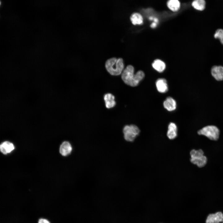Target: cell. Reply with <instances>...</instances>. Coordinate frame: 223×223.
<instances>
[{
  "instance_id": "obj_2",
  "label": "cell",
  "mask_w": 223,
  "mask_h": 223,
  "mask_svg": "<svg viewBox=\"0 0 223 223\" xmlns=\"http://www.w3.org/2000/svg\"><path fill=\"white\" fill-rule=\"evenodd\" d=\"M105 66L107 71L111 75H119L122 73L124 70L123 59L121 58H110L106 61Z\"/></svg>"
},
{
  "instance_id": "obj_5",
  "label": "cell",
  "mask_w": 223,
  "mask_h": 223,
  "mask_svg": "<svg viewBox=\"0 0 223 223\" xmlns=\"http://www.w3.org/2000/svg\"><path fill=\"white\" fill-rule=\"evenodd\" d=\"M198 134L204 135L210 140H216L219 137V129L214 125H208L203 127L198 132Z\"/></svg>"
},
{
  "instance_id": "obj_11",
  "label": "cell",
  "mask_w": 223,
  "mask_h": 223,
  "mask_svg": "<svg viewBox=\"0 0 223 223\" xmlns=\"http://www.w3.org/2000/svg\"><path fill=\"white\" fill-rule=\"evenodd\" d=\"M167 135L168 138L171 140L177 137V127L175 123L171 122L169 124Z\"/></svg>"
},
{
  "instance_id": "obj_13",
  "label": "cell",
  "mask_w": 223,
  "mask_h": 223,
  "mask_svg": "<svg viewBox=\"0 0 223 223\" xmlns=\"http://www.w3.org/2000/svg\"><path fill=\"white\" fill-rule=\"evenodd\" d=\"M1 152L4 154L10 153L14 149L13 144L8 141H5L1 144L0 146Z\"/></svg>"
},
{
  "instance_id": "obj_16",
  "label": "cell",
  "mask_w": 223,
  "mask_h": 223,
  "mask_svg": "<svg viewBox=\"0 0 223 223\" xmlns=\"http://www.w3.org/2000/svg\"><path fill=\"white\" fill-rule=\"evenodd\" d=\"M168 7L171 11L176 12L178 11L180 7V3L178 0H170L167 3Z\"/></svg>"
},
{
  "instance_id": "obj_8",
  "label": "cell",
  "mask_w": 223,
  "mask_h": 223,
  "mask_svg": "<svg viewBox=\"0 0 223 223\" xmlns=\"http://www.w3.org/2000/svg\"><path fill=\"white\" fill-rule=\"evenodd\" d=\"M155 85L157 90L160 93H165L168 90L167 81L164 78L158 79L156 81Z\"/></svg>"
},
{
  "instance_id": "obj_6",
  "label": "cell",
  "mask_w": 223,
  "mask_h": 223,
  "mask_svg": "<svg viewBox=\"0 0 223 223\" xmlns=\"http://www.w3.org/2000/svg\"><path fill=\"white\" fill-rule=\"evenodd\" d=\"M223 222V214L221 212L210 214L208 216L206 223H220Z\"/></svg>"
},
{
  "instance_id": "obj_1",
  "label": "cell",
  "mask_w": 223,
  "mask_h": 223,
  "mask_svg": "<svg viewBox=\"0 0 223 223\" xmlns=\"http://www.w3.org/2000/svg\"><path fill=\"white\" fill-rule=\"evenodd\" d=\"M133 67L131 65H128L121 73V78L126 84L132 87L137 86L145 77L144 72L141 70L138 71L134 74Z\"/></svg>"
},
{
  "instance_id": "obj_15",
  "label": "cell",
  "mask_w": 223,
  "mask_h": 223,
  "mask_svg": "<svg viewBox=\"0 0 223 223\" xmlns=\"http://www.w3.org/2000/svg\"><path fill=\"white\" fill-rule=\"evenodd\" d=\"M132 23L134 25H140L143 23V18L142 15L137 12L132 14L130 17Z\"/></svg>"
},
{
  "instance_id": "obj_4",
  "label": "cell",
  "mask_w": 223,
  "mask_h": 223,
  "mask_svg": "<svg viewBox=\"0 0 223 223\" xmlns=\"http://www.w3.org/2000/svg\"><path fill=\"white\" fill-rule=\"evenodd\" d=\"M123 132L125 139L127 141L132 142L139 135L140 130L135 125H127L124 127Z\"/></svg>"
},
{
  "instance_id": "obj_18",
  "label": "cell",
  "mask_w": 223,
  "mask_h": 223,
  "mask_svg": "<svg viewBox=\"0 0 223 223\" xmlns=\"http://www.w3.org/2000/svg\"><path fill=\"white\" fill-rule=\"evenodd\" d=\"M216 39H218L223 45V29H218L215 32L214 35Z\"/></svg>"
},
{
  "instance_id": "obj_3",
  "label": "cell",
  "mask_w": 223,
  "mask_h": 223,
  "mask_svg": "<svg viewBox=\"0 0 223 223\" xmlns=\"http://www.w3.org/2000/svg\"><path fill=\"white\" fill-rule=\"evenodd\" d=\"M190 162L201 168L204 166L207 163L206 157L203 155V152L201 149L196 150H192L190 152Z\"/></svg>"
},
{
  "instance_id": "obj_12",
  "label": "cell",
  "mask_w": 223,
  "mask_h": 223,
  "mask_svg": "<svg viewBox=\"0 0 223 223\" xmlns=\"http://www.w3.org/2000/svg\"><path fill=\"white\" fill-rule=\"evenodd\" d=\"M104 99L106 107L108 109L113 108L116 104V102L115 101V97L111 93L105 94L104 96Z\"/></svg>"
},
{
  "instance_id": "obj_10",
  "label": "cell",
  "mask_w": 223,
  "mask_h": 223,
  "mask_svg": "<svg viewBox=\"0 0 223 223\" xmlns=\"http://www.w3.org/2000/svg\"><path fill=\"white\" fill-rule=\"evenodd\" d=\"M163 106L164 108L168 111H172L176 108V102L172 97H168L164 102Z\"/></svg>"
},
{
  "instance_id": "obj_19",
  "label": "cell",
  "mask_w": 223,
  "mask_h": 223,
  "mask_svg": "<svg viewBox=\"0 0 223 223\" xmlns=\"http://www.w3.org/2000/svg\"><path fill=\"white\" fill-rule=\"evenodd\" d=\"M38 223H50L47 220L44 219H40L39 220Z\"/></svg>"
},
{
  "instance_id": "obj_9",
  "label": "cell",
  "mask_w": 223,
  "mask_h": 223,
  "mask_svg": "<svg viewBox=\"0 0 223 223\" xmlns=\"http://www.w3.org/2000/svg\"><path fill=\"white\" fill-rule=\"evenodd\" d=\"M72 150L71 144L68 141L63 142L60 146L59 152L61 154L64 156L69 155Z\"/></svg>"
},
{
  "instance_id": "obj_7",
  "label": "cell",
  "mask_w": 223,
  "mask_h": 223,
  "mask_svg": "<svg viewBox=\"0 0 223 223\" xmlns=\"http://www.w3.org/2000/svg\"><path fill=\"white\" fill-rule=\"evenodd\" d=\"M211 73L212 76L218 81L223 80V67L214 66L211 68Z\"/></svg>"
},
{
  "instance_id": "obj_14",
  "label": "cell",
  "mask_w": 223,
  "mask_h": 223,
  "mask_svg": "<svg viewBox=\"0 0 223 223\" xmlns=\"http://www.w3.org/2000/svg\"><path fill=\"white\" fill-rule=\"evenodd\" d=\"M152 66L155 70L159 72H163L166 68V64L164 62L160 59L154 60Z\"/></svg>"
},
{
  "instance_id": "obj_21",
  "label": "cell",
  "mask_w": 223,
  "mask_h": 223,
  "mask_svg": "<svg viewBox=\"0 0 223 223\" xmlns=\"http://www.w3.org/2000/svg\"></svg>"
},
{
  "instance_id": "obj_20",
  "label": "cell",
  "mask_w": 223,
  "mask_h": 223,
  "mask_svg": "<svg viewBox=\"0 0 223 223\" xmlns=\"http://www.w3.org/2000/svg\"><path fill=\"white\" fill-rule=\"evenodd\" d=\"M156 25L157 23L154 22L151 24V28H154L156 27Z\"/></svg>"
},
{
  "instance_id": "obj_17",
  "label": "cell",
  "mask_w": 223,
  "mask_h": 223,
  "mask_svg": "<svg viewBox=\"0 0 223 223\" xmlns=\"http://www.w3.org/2000/svg\"><path fill=\"white\" fill-rule=\"evenodd\" d=\"M191 5L195 9L202 11L205 8L206 2L204 0H195L192 2Z\"/></svg>"
}]
</instances>
